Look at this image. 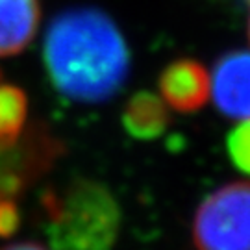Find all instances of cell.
I'll use <instances>...</instances> for the list:
<instances>
[{"label":"cell","instance_id":"1","mask_svg":"<svg viewBox=\"0 0 250 250\" xmlns=\"http://www.w3.org/2000/svg\"><path fill=\"white\" fill-rule=\"evenodd\" d=\"M43 60L54 89L85 104L104 102L123 87L130 52L117 24L99 9L63 11L48 26Z\"/></svg>","mask_w":250,"mask_h":250},{"label":"cell","instance_id":"3","mask_svg":"<svg viewBox=\"0 0 250 250\" xmlns=\"http://www.w3.org/2000/svg\"><path fill=\"white\" fill-rule=\"evenodd\" d=\"M191 239L197 250H250V182L208 195L195 211Z\"/></svg>","mask_w":250,"mask_h":250},{"label":"cell","instance_id":"8","mask_svg":"<svg viewBox=\"0 0 250 250\" xmlns=\"http://www.w3.org/2000/svg\"><path fill=\"white\" fill-rule=\"evenodd\" d=\"M169 125V111L165 102L148 91L135 93L123 111V126L134 139H158Z\"/></svg>","mask_w":250,"mask_h":250},{"label":"cell","instance_id":"13","mask_svg":"<svg viewBox=\"0 0 250 250\" xmlns=\"http://www.w3.org/2000/svg\"><path fill=\"white\" fill-rule=\"evenodd\" d=\"M249 37H250V0H249Z\"/></svg>","mask_w":250,"mask_h":250},{"label":"cell","instance_id":"6","mask_svg":"<svg viewBox=\"0 0 250 250\" xmlns=\"http://www.w3.org/2000/svg\"><path fill=\"white\" fill-rule=\"evenodd\" d=\"M161 100L178 113H195L209 99V74L197 60L169 63L158 80Z\"/></svg>","mask_w":250,"mask_h":250},{"label":"cell","instance_id":"11","mask_svg":"<svg viewBox=\"0 0 250 250\" xmlns=\"http://www.w3.org/2000/svg\"><path fill=\"white\" fill-rule=\"evenodd\" d=\"M21 224V209L17 195L0 193V237H9L17 232Z\"/></svg>","mask_w":250,"mask_h":250},{"label":"cell","instance_id":"9","mask_svg":"<svg viewBox=\"0 0 250 250\" xmlns=\"http://www.w3.org/2000/svg\"><path fill=\"white\" fill-rule=\"evenodd\" d=\"M28 100L17 85L0 83V148H11L22 139Z\"/></svg>","mask_w":250,"mask_h":250},{"label":"cell","instance_id":"7","mask_svg":"<svg viewBox=\"0 0 250 250\" xmlns=\"http://www.w3.org/2000/svg\"><path fill=\"white\" fill-rule=\"evenodd\" d=\"M39 17V0H0V56H13L28 46Z\"/></svg>","mask_w":250,"mask_h":250},{"label":"cell","instance_id":"10","mask_svg":"<svg viewBox=\"0 0 250 250\" xmlns=\"http://www.w3.org/2000/svg\"><path fill=\"white\" fill-rule=\"evenodd\" d=\"M226 150L237 170L250 176V119L232 128L226 139Z\"/></svg>","mask_w":250,"mask_h":250},{"label":"cell","instance_id":"5","mask_svg":"<svg viewBox=\"0 0 250 250\" xmlns=\"http://www.w3.org/2000/svg\"><path fill=\"white\" fill-rule=\"evenodd\" d=\"M209 95L217 109L230 119H250V52L224 54L215 63Z\"/></svg>","mask_w":250,"mask_h":250},{"label":"cell","instance_id":"12","mask_svg":"<svg viewBox=\"0 0 250 250\" xmlns=\"http://www.w3.org/2000/svg\"><path fill=\"white\" fill-rule=\"evenodd\" d=\"M0 250H48L43 245L34 241H21V243H11L6 247H0Z\"/></svg>","mask_w":250,"mask_h":250},{"label":"cell","instance_id":"4","mask_svg":"<svg viewBox=\"0 0 250 250\" xmlns=\"http://www.w3.org/2000/svg\"><path fill=\"white\" fill-rule=\"evenodd\" d=\"M58 145L50 135L36 132L11 148H0V193L17 195L52 165Z\"/></svg>","mask_w":250,"mask_h":250},{"label":"cell","instance_id":"2","mask_svg":"<svg viewBox=\"0 0 250 250\" xmlns=\"http://www.w3.org/2000/svg\"><path fill=\"white\" fill-rule=\"evenodd\" d=\"M39 223L52 250H111L123 211L107 186L76 178L41 195Z\"/></svg>","mask_w":250,"mask_h":250}]
</instances>
